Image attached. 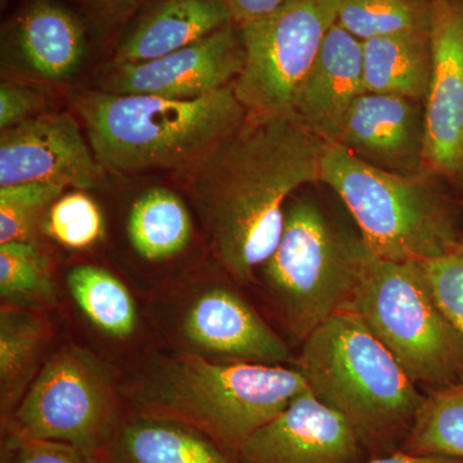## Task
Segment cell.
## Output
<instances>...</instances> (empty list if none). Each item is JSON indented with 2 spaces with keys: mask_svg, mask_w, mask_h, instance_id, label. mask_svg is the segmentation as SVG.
I'll return each mask as SVG.
<instances>
[{
  "mask_svg": "<svg viewBox=\"0 0 463 463\" xmlns=\"http://www.w3.org/2000/svg\"><path fill=\"white\" fill-rule=\"evenodd\" d=\"M328 143L292 115L248 114L190 173V192L219 263L251 281L273 254L291 194L321 183Z\"/></svg>",
  "mask_w": 463,
  "mask_h": 463,
  "instance_id": "6da1fadb",
  "label": "cell"
},
{
  "mask_svg": "<svg viewBox=\"0 0 463 463\" xmlns=\"http://www.w3.org/2000/svg\"><path fill=\"white\" fill-rule=\"evenodd\" d=\"M108 173L188 174L249 114L233 84L194 99L84 91L72 99Z\"/></svg>",
  "mask_w": 463,
  "mask_h": 463,
  "instance_id": "7a4b0ae2",
  "label": "cell"
},
{
  "mask_svg": "<svg viewBox=\"0 0 463 463\" xmlns=\"http://www.w3.org/2000/svg\"><path fill=\"white\" fill-rule=\"evenodd\" d=\"M321 183L343 201L365 245L392 261L434 260L463 241L448 184L428 172L395 174L328 145Z\"/></svg>",
  "mask_w": 463,
  "mask_h": 463,
  "instance_id": "3957f363",
  "label": "cell"
},
{
  "mask_svg": "<svg viewBox=\"0 0 463 463\" xmlns=\"http://www.w3.org/2000/svg\"><path fill=\"white\" fill-rule=\"evenodd\" d=\"M307 392L297 368L181 354L152 376L142 394L143 414L185 423L237 456L254 432Z\"/></svg>",
  "mask_w": 463,
  "mask_h": 463,
  "instance_id": "277c9868",
  "label": "cell"
},
{
  "mask_svg": "<svg viewBox=\"0 0 463 463\" xmlns=\"http://www.w3.org/2000/svg\"><path fill=\"white\" fill-rule=\"evenodd\" d=\"M303 343L297 370L310 392L344 417L361 440L411 429L425 397L352 310L330 317Z\"/></svg>",
  "mask_w": 463,
  "mask_h": 463,
  "instance_id": "5b68a950",
  "label": "cell"
},
{
  "mask_svg": "<svg viewBox=\"0 0 463 463\" xmlns=\"http://www.w3.org/2000/svg\"><path fill=\"white\" fill-rule=\"evenodd\" d=\"M373 254L361 233L344 231L315 199L289 200L281 239L260 269L288 331L304 341L345 309Z\"/></svg>",
  "mask_w": 463,
  "mask_h": 463,
  "instance_id": "8992f818",
  "label": "cell"
},
{
  "mask_svg": "<svg viewBox=\"0 0 463 463\" xmlns=\"http://www.w3.org/2000/svg\"><path fill=\"white\" fill-rule=\"evenodd\" d=\"M352 310L414 383L443 389L463 383V337L434 297L419 261L373 254Z\"/></svg>",
  "mask_w": 463,
  "mask_h": 463,
  "instance_id": "52a82bcc",
  "label": "cell"
},
{
  "mask_svg": "<svg viewBox=\"0 0 463 463\" xmlns=\"http://www.w3.org/2000/svg\"><path fill=\"white\" fill-rule=\"evenodd\" d=\"M340 0H288L239 25L245 61L233 90L249 114L291 115L301 81L337 21Z\"/></svg>",
  "mask_w": 463,
  "mask_h": 463,
  "instance_id": "ba28073f",
  "label": "cell"
},
{
  "mask_svg": "<svg viewBox=\"0 0 463 463\" xmlns=\"http://www.w3.org/2000/svg\"><path fill=\"white\" fill-rule=\"evenodd\" d=\"M116 429L108 374L79 347L54 353L5 420L8 437L60 441L93 455Z\"/></svg>",
  "mask_w": 463,
  "mask_h": 463,
  "instance_id": "9c48e42d",
  "label": "cell"
},
{
  "mask_svg": "<svg viewBox=\"0 0 463 463\" xmlns=\"http://www.w3.org/2000/svg\"><path fill=\"white\" fill-rule=\"evenodd\" d=\"M423 170L463 194V0H434Z\"/></svg>",
  "mask_w": 463,
  "mask_h": 463,
  "instance_id": "30bf717a",
  "label": "cell"
},
{
  "mask_svg": "<svg viewBox=\"0 0 463 463\" xmlns=\"http://www.w3.org/2000/svg\"><path fill=\"white\" fill-rule=\"evenodd\" d=\"M106 174L71 114L43 112L0 134V187L51 182L99 190Z\"/></svg>",
  "mask_w": 463,
  "mask_h": 463,
  "instance_id": "8fae6325",
  "label": "cell"
},
{
  "mask_svg": "<svg viewBox=\"0 0 463 463\" xmlns=\"http://www.w3.org/2000/svg\"><path fill=\"white\" fill-rule=\"evenodd\" d=\"M245 61L239 26L225 27L172 53L133 63H111L100 90L194 99L233 84Z\"/></svg>",
  "mask_w": 463,
  "mask_h": 463,
  "instance_id": "7c38bea8",
  "label": "cell"
},
{
  "mask_svg": "<svg viewBox=\"0 0 463 463\" xmlns=\"http://www.w3.org/2000/svg\"><path fill=\"white\" fill-rule=\"evenodd\" d=\"M361 438L339 413L307 392L240 448L241 463H358Z\"/></svg>",
  "mask_w": 463,
  "mask_h": 463,
  "instance_id": "4fadbf2b",
  "label": "cell"
},
{
  "mask_svg": "<svg viewBox=\"0 0 463 463\" xmlns=\"http://www.w3.org/2000/svg\"><path fill=\"white\" fill-rule=\"evenodd\" d=\"M335 145L386 172H425V103L365 91L347 112Z\"/></svg>",
  "mask_w": 463,
  "mask_h": 463,
  "instance_id": "5bb4252c",
  "label": "cell"
},
{
  "mask_svg": "<svg viewBox=\"0 0 463 463\" xmlns=\"http://www.w3.org/2000/svg\"><path fill=\"white\" fill-rule=\"evenodd\" d=\"M364 93V42L336 21L298 88L291 115L322 141L335 145L347 112Z\"/></svg>",
  "mask_w": 463,
  "mask_h": 463,
  "instance_id": "9a60e30c",
  "label": "cell"
},
{
  "mask_svg": "<svg viewBox=\"0 0 463 463\" xmlns=\"http://www.w3.org/2000/svg\"><path fill=\"white\" fill-rule=\"evenodd\" d=\"M182 328L191 344L212 354L254 364L294 362L285 341L254 307L230 289L203 292L185 313Z\"/></svg>",
  "mask_w": 463,
  "mask_h": 463,
  "instance_id": "2e32d148",
  "label": "cell"
},
{
  "mask_svg": "<svg viewBox=\"0 0 463 463\" xmlns=\"http://www.w3.org/2000/svg\"><path fill=\"white\" fill-rule=\"evenodd\" d=\"M232 25L225 0H149L125 29L112 63L154 60Z\"/></svg>",
  "mask_w": 463,
  "mask_h": 463,
  "instance_id": "e0dca14e",
  "label": "cell"
},
{
  "mask_svg": "<svg viewBox=\"0 0 463 463\" xmlns=\"http://www.w3.org/2000/svg\"><path fill=\"white\" fill-rule=\"evenodd\" d=\"M9 41L14 53L36 75L66 80L87 54L84 24L57 0H33L12 23Z\"/></svg>",
  "mask_w": 463,
  "mask_h": 463,
  "instance_id": "ac0fdd59",
  "label": "cell"
},
{
  "mask_svg": "<svg viewBox=\"0 0 463 463\" xmlns=\"http://www.w3.org/2000/svg\"><path fill=\"white\" fill-rule=\"evenodd\" d=\"M108 448L111 463H233L203 432L151 414L116 429Z\"/></svg>",
  "mask_w": 463,
  "mask_h": 463,
  "instance_id": "d6986e66",
  "label": "cell"
},
{
  "mask_svg": "<svg viewBox=\"0 0 463 463\" xmlns=\"http://www.w3.org/2000/svg\"><path fill=\"white\" fill-rule=\"evenodd\" d=\"M432 71L430 32L398 33L364 42L365 91L425 103Z\"/></svg>",
  "mask_w": 463,
  "mask_h": 463,
  "instance_id": "ffe728a7",
  "label": "cell"
},
{
  "mask_svg": "<svg viewBox=\"0 0 463 463\" xmlns=\"http://www.w3.org/2000/svg\"><path fill=\"white\" fill-rule=\"evenodd\" d=\"M194 225L187 206L175 192L151 188L136 200L128 218V237L139 257L165 260L187 248Z\"/></svg>",
  "mask_w": 463,
  "mask_h": 463,
  "instance_id": "44dd1931",
  "label": "cell"
},
{
  "mask_svg": "<svg viewBox=\"0 0 463 463\" xmlns=\"http://www.w3.org/2000/svg\"><path fill=\"white\" fill-rule=\"evenodd\" d=\"M47 323L23 307L3 306L0 312V392L3 420L8 419L38 374L47 344Z\"/></svg>",
  "mask_w": 463,
  "mask_h": 463,
  "instance_id": "7402d4cb",
  "label": "cell"
},
{
  "mask_svg": "<svg viewBox=\"0 0 463 463\" xmlns=\"http://www.w3.org/2000/svg\"><path fill=\"white\" fill-rule=\"evenodd\" d=\"M67 286L81 312L100 331L124 339L136 330V304L114 274L94 265H78L67 276Z\"/></svg>",
  "mask_w": 463,
  "mask_h": 463,
  "instance_id": "603a6c76",
  "label": "cell"
},
{
  "mask_svg": "<svg viewBox=\"0 0 463 463\" xmlns=\"http://www.w3.org/2000/svg\"><path fill=\"white\" fill-rule=\"evenodd\" d=\"M404 452L463 459V383L434 390L425 397Z\"/></svg>",
  "mask_w": 463,
  "mask_h": 463,
  "instance_id": "cb8c5ba5",
  "label": "cell"
},
{
  "mask_svg": "<svg viewBox=\"0 0 463 463\" xmlns=\"http://www.w3.org/2000/svg\"><path fill=\"white\" fill-rule=\"evenodd\" d=\"M434 0H340L337 24L359 41L430 32Z\"/></svg>",
  "mask_w": 463,
  "mask_h": 463,
  "instance_id": "d4e9b609",
  "label": "cell"
},
{
  "mask_svg": "<svg viewBox=\"0 0 463 463\" xmlns=\"http://www.w3.org/2000/svg\"><path fill=\"white\" fill-rule=\"evenodd\" d=\"M0 297L3 303L12 307L56 303L48 259L35 243L0 245Z\"/></svg>",
  "mask_w": 463,
  "mask_h": 463,
  "instance_id": "484cf974",
  "label": "cell"
},
{
  "mask_svg": "<svg viewBox=\"0 0 463 463\" xmlns=\"http://www.w3.org/2000/svg\"><path fill=\"white\" fill-rule=\"evenodd\" d=\"M65 187L51 182H32L0 187V245L35 243L36 232Z\"/></svg>",
  "mask_w": 463,
  "mask_h": 463,
  "instance_id": "4316f807",
  "label": "cell"
},
{
  "mask_svg": "<svg viewBox=\"0 0 463 463\" xmlns=\"http://www.w3.org/2000/svg\"><path fill=\"white\" fill-rule=\"evenodd\" d=\"M45 232L70 249H87L103 236L105 223L99 205L83 192L62 194L48 210Z\"/></svg>",
  "mask_w": 463,
  "mask_h": 463,
  "instance_id": "83f0119b",
  "label": "cell"
},
{
  "mask_svg": "<svg viewBox=\"0 0 463 463\" xmlns=\"http://www.w3.org/2000/svg\"><path fill=\"white\" fill-rule=\"evenodd\" d=\"M422 265L439 306L463 337V241L452 251Z\"/></svg>",
  "mask_w": 463,
  "mask_h": 463,
  "instance_id": "f1b7e54d",
  "label": "cell"
},
{
  "mask_svg": "<svg viewBox=\"0 0 463 463\" xmlns=\"http://www.w3.org/2000/svg\"><path fill=\"white\" fill-rule=\"evenodd\" d=\"M3 463H100L97 455L60 441L5 437Z\"/></svg>",
  "mask_w": 463,
  "mask_h": 463,
  "instance_id": "f546056e",
  "label": "cell"
},
{
  "mask_svg": "<svg viewBox=\"0 0 463 463\" xmlns=\"http://www.w3.org/2000/svg\"><path fill=\"white\" fill-rule=\"evenodd\" d=\"M47 108V99L39 91L12 81L0 85V129L9 128L41 115Z\"/></svg>",
  "mask_w": 463,
  "mask_h": 463,
  "instance_id": "4dcf8cb0",
  "label": "cell"
},
{
  "mask_svg": "<svg viewBox=\"0 0 463 463\" xmlns=\"http://www.w3.org/2000/svg\"><path fill=\"white\" fill-rule=\"evenodd\" d=\"M94 16L106 23H123L132 18L149 0H81Z\"/></svg>",
  "mask_w": 463,
  "mask_h": 463,
  "instance_id": "1f68e13d",
  "label": "cell"
},
{
  "mask_svg": "<svg viewBox=\"0 0 463 463\" xmlns=\"http://www.w3.org/2000/svg\"><path fill=\"white\" fill-rule=\"evenodd\" d=\"M237 26L272 14L288 0H225Z\"/></svg>",
  "mask_w": 463,
  "mask_h": 463,
  "instance_id": "d6a6232c",
  "label": "cell"
},
{
  "mask_svg": "<svg viewBox=\"0 0 463 463\" xmlns=\"http://www.w3.org/2000/svg\"><path fill=\"white\" fill-rule=\"evenodd\" d=\"M365 463H463V459L450 458L441 456L412 455V453H398V455L377 458Z\"/></svg>",
  "mask_w": 463,
  "mask_h": 463,
  "instance_id": "836d02e7",
  "label": "cell"
}]
</instances>
